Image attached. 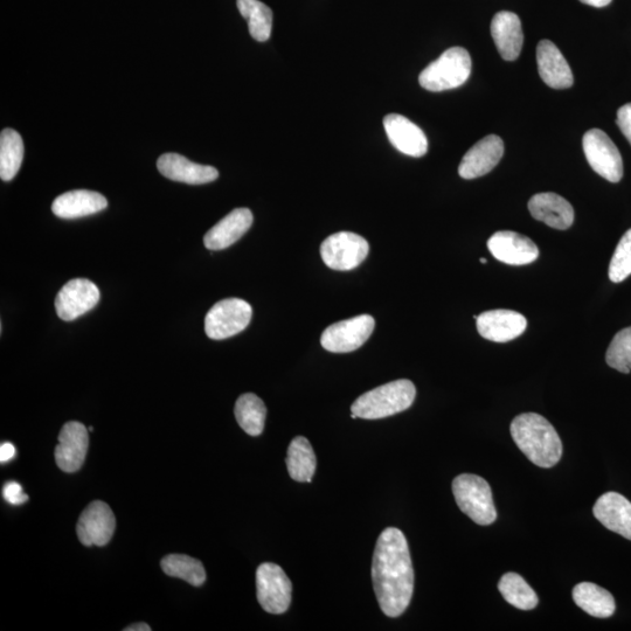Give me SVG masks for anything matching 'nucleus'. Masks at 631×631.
Wrapping results in <instances>:
<instances>
[{
    "label": "nucleus",
    "instance_id": "nucleus-1",
    "mask_svg": "<svg viewBox=\"0 0 631 631\" xmlns=\"http://www.w3.org/2000/svg\"><path fill=\"white\" fill-rule=\"evenodd\" d=\"M372 581L381 610L388 617L405 613L414 592V570L407 539L388 528L378 538L373 554Z\"/></svg>",
    "mask_w": 631,
    "mask_h": 631
},
{
    "label": "nucleus",
    "instance_id": "nucleus-2",
    "mask_svg": "<svg viewBox=\"0 0 631 631\" xmlns=\"http://www.w3.org/2000/svg\"><path fill=\"white\" fill-rule=\"evenodd\" d=\"M511 436L517 447L540 468H552L563 456V442L544 416L524 413L511 422Z\"/></svg>",
    "mask_w": 631,
    "mask_h": 631
},
{
    "label": "nucleus",
    "instance_id": "nucleus-3",
    "mask_svg": "<svg viewBox=\"0 0 631 631\" xmlns=\"http://www.w3.org/2000/svg\"><path fill=\"white\" fill-rule=\"evenodd\" d=\"M416 388L411 380L400 379L374 388L351 407L353 419L378 420L406 411L413 405Z\"/></svg>",
    "mask_w": 631,
    "mask_h": 631
},
{
    "label": "nucleus",
    "instance_id": "nucleus-4",
    "mask_svg": "<svg viewBox=\"0 0 631 631\" xmlns=\"http://www.w3.org/2000/svg\"><path fill=\"white\" fill-rule=\"evenodd\" d=\"M453 494L459 508L478 525L488 526L497 519L490 485L484 478L463 474L453 481Z\"/></svg>",
    "mask_w": 631,
    "mask_h": 631
},
{
    "label": "nucleus",
    "instance_id": "nucleus-5",
    "mask_svg": "<svg viewBox=\"0 0 631 631\" xmlns=\"http://www.w3.org/2000/svg\"><path fill=\"white\" fill-rule=\"evenodd\" d=\"M470 73L469 52L462 47H453L421 72L419 82L422 88L438 93L461 87L468 81Z\"/></svg>",
    "mask_w": 631,
    "mask_h": 631
},
{
    "label": "nucleus",
    "instance_id": "nucleus-6",
    "mask_svg": "<svg viewBox=\"0 0 631 631\" xmlns=\"http://www.w3.org/2000/svg\"><path fill=\"white\" fill-rule=\"evenodd\" d=\"M251 304L240 298H226L213 305L205 318V332L214 341L240 334L251 323Z\"/></svg>",
    "mask_w": 631,
    "mask_h": 631
},
{
    "label": "nucleus",
    "instance_id": "nucleus-7",
    "mask_svg": "<svg viewBox=\"0 0 631 631\" xmlns=\"http://www.w3.org/2000/svg\"><path fill=\"white\" fill-rule=\"evenodd\" d=\"M587 162L599 176L610 183H619L623 177V161L619 149L600 129L587 131L582 140Z\"/></svg>",
    "mask_w": 631,
    "mask_h": 631
},
{
    "label": "nucleus",
    "instance_id": "nucleus-8",
    "mask_svg": "<svg viewBox=\"0 0 631 631\" xmlns=\"http://www.w3.org/2000/svg\"><path fill=\"white\" fill-rule=\"evenodd\" d=\"M370 252L363 237L352 232H339L323 241L322 259L329 268L348 272L362 265Z\"/></svg>",
    "mask_w": 631,
    "mask_h": 631
},
{
    "label": "nucleus",
    "instance_id": "nucleus-9",
    "mask_svg": "<svg viewBox=\"0 0 631 631\" xmlns=\"http://www.w3.org/2000/svg\"><path fill=\"white\" fill-rule=\"evenodd\" d=\"M256 593L267 613L279 615L289 609L293 585L279 565L266 563L256 571Z\"/></svg>",
    "mask_w": 631,
    "mask_h": 631
},
{
    "label": "nucleus",
    "instance_id": "nucleus-10",
    "mask_svg": "<svg viewBox=\"0 0 631 631\" xmlns=\"http://www.w3.org/2000/svg\"><path fill=\"white\" fill-rule=\"evenodd\" d=\"M374 325L376 322L370 315H360L332 324L323 332L321 344L325 350L334 353L356 351L371 337Z\"/></svg>",
    "mask_w": 631,
    "mask_h": 631
},
{
    "label": "nucleus",
    "instance_id": "nucleus-11",
    "mask_svg": "<svg viewBox=\"0 0 631 631\" xmlns=\"http://www.w3.org/2000/svg\"><path fill=\"white\" fill-rule=\"evenodd\" d=\"M99 301L100 290L92 281L74 279L59 291L55 310L62 321L71 322L94 309Z\"/></svg>",
    "mask_w": 631,
    "mask_h": 631
},
{
    "label": "nucleus",
    "instance_id": "nucleus-12",
    "mask_svg": "<svg viewBox=\"0 0 631 631\" xmlns=\"http://www.w3.org/2000/svg\"><path fill=\"white\" fill-rule=\"evenodd\" d=\"M116 518L107 503H90L80 516L76 533L80 543L85 546L107 545L114 536Z\"/></svg>",
    "mask_w": 631,
    "mask_h": 631
},
{
    "label": "nucleus",
    "instance_id": "nucleus-13",
    "mask_svg": "<svg viewBox=\"0 0 631 631\" xmlns=\"http://www.w3.org/2000/svg\"><path fill=\"white\" fill-rule=\"evenodd\" d=\"M89 448V431L78 421L67 422L59 434L55 447V462L65 473H75L85 463Z\"/></svg>",
    "mask_w": 631,
    "mask_h": 631
},
{
    "label": "nucleus",
    "instance_id": "nucleus-14",
    "mask_svg": "<svg viewBox=\"0 0 631 631\" xmlns=\"http://www.w3.org/2000/svg\"><path fill=\"white\" fill-rule=\"evenodd\" d=\"M488 248L495 259L511 266L530 265L539 256L535 242L525 235L511 231H501L492 235L488 241Z\"/></svg>",
    "mask_w": 631,
    "mask_h": 631
},
{
    "label": "nucleus",
    "instance_id": "nucleus-15",
    "mask_svg": "<svg viewBox=\"0 0 631 631\" xmlns=\"http://www.w3.org/2000/svg\"><path fill=\"white\" fill-rule=\"evenodd\" d=\"M476 321L480 335L495 343L513 341L523 335L528 327V321L522 314L505 309L485 311Z\"/></svg>",
    "mask_w": 631,
    "mask_h": 631
},
{
    "label": "nucleus",
    "instance_id": "nucleus-16",
    "mask_svg": "<svg viewBox=\"0 0 631 631\" xmlns=\"http://www.w3.org/2000/svg\"><path fill=\"white\" fill-rule=\"evenodd\" d=\"M504 150L501 137L485 136L464 155L459 166L460 176L463 179H475L488 175L501 162Z\"/></svg>",
    "mask_w": 631,
    "mask_h": 631
},
{
    "label": "nucleus",
    "instance_id": "nucleus-17",
    "mask_svg": "<svg viewBox=\"0 0 631 631\" xmlns=\"http://www.w3.org/2000/svg\"><path fill=\"white\" fill-rule=\"evenodd\" d=\"M384 128L388 140L402 154L415 158L427 154L426 134L407 117L398 114L387 115L384 119Z\"/></svg>",
    "mask_w": 631,
    "mask_h": 631
},
{
    "label": "nucleus",
    "instance_id": "nucleus-18",
    "mask_svg": "<svg viewBox=\"0 0 631 631\" xmlns=\"http://www.w3.org/2000/svg\"><path fill=\"white\" fill-rule=\"evenodd\" d=\"M157 169L165 178L189 185L212 183L219 177V171L213 166L193 163L178 154H164L159 157Z\"/></svg>",
    "mask_w": 631,
    "mask_h": 631
},
{
    "label": "nucleus",
    "instance_id": "nucleus-19",
    "mask_svg": "<svg viewBox=\"0 0 631 631\" xmlns=\"http://www.w3.org/2000/svg\"><path fill=\"white\" fill-rule=\"evenodd\" d=\"M537 64L540 78L553 89L573 86L574 78L563 53L550 40H542L537 46Z\"/></svg>",
    "mask_w": 631,
    "mask_h": 631
},
{
    "label": "nucleus",
    "instance_id": "nucleus-20",
    "mask_svg": "<svg viewBox=\"0 0 631 631\" xmlns=\"http://www.w3.org/2000/svg\"><path fill=\"white\" fill-rule=\"evenodd\" d=\"M253 213L248 208H237L216 226H213L204 237V245L210 251H223L244 237L253 225Z\"/></svg>",
    "mask_w": 631,
    "mask_h": 631
},
{
    "label": "nucleus",
    "instance_id": "nucleus-21",
    "mask_svg": "<svg viewBox=\"0 0 631 631\" xmlns=\"http://www.w3.org/2000/svg\"><path fill=\"white\" fill-rule=\"evenodd\" d=\"M529 211L533 218L542 221L554 230L565 231L573 225L574 210L572 205L556 193L536 194L529 201Z\"/></svg>",
    "mask_w": 631,
    "mask_h": 631
},
{
    "label": "nucleus",
    "instance_id": "nucleus-22",
    "mask_svg": "<svg viewBox=\"0 0 631 631\" xmlns=\"http://www.w3.org/2000/svg\"><path fill=\"white\" fill-rule=\"evenodd\" d=\"M491 36L504 60L518 59L524 45V34L522 22L516 13L498 12L491 22Z\"/></svg>",
    "mask_w": 631,
    "mask_h": 631
},
{
    "label": "nucleus",
    "instance_id": "nucleus-23",
    "mask_svg": "<svg viewBox=\"0 0 631 631\" xmlns=\"http://www.w3.org/2000/svg\"><path fill=\"white\" fill-rule=\"evenodd\" d=\"M593 513L610 531L631 540V503L617 492H607L596 501Z\"/></svg>",
    "mask_w": 631,
    "mask_h": 631
},
{
    "label": "nucleus",
    "instance_id": "nucleus-24",
    "mask_svg": "<svg viewBox=\"0 0 631 631\" xmlns=\"http://www.w3.org/2000/svg\"><path fill=\"white\" fill-rule=\"evenodd\" d=\"M108 201L101 193L76 190L61 194L52 204L55 216L61 219H78L106 210Z\"/></svg>",
    "mask_w": 631,
    "mask_h": 631
},
{
    "label": "nucleus",
    "instance_id": "nucleus-25",
    "mask_svg": "<svg viewBox=\"0 0 631 631\" xmlns=\"http://www.w3.org/2000/svg\"><path fill=\"white\" fill-rule=\"evenodd\" d=\"M573 600L588 615L608 619L616 610L614 596L607 589L592 582H581L573 589Z\"/></svg>",
    "mask_w": 631,
    "mask_h": 631
},
{
    "label": "nucleus",
    "instance_id": "nucleus-26",
    "mask_svg": "<svg viewBox=\"0 0 631 631\" xmlns=\"http://www.w3.org/2000/svg\"><path fill=\"white\" fill-rule=\"evenodd\" d=\"M316 466V455L310 442L303 436H297L291 441L288 449L287 468L290 477L297 482L310 483L315 475Z\"/></svg>",
    "mask_w": 631,
    "mask_h": 631
},
{
    "label": "nucleus",
    "instance_id": "nucleus-27",
    "mask_svg": "<svg viewBox=\"0 0 631 631\" xmlns=\"http://www.w3.org/2000/svg\"><path fill=\"white\" fill-rule=\"evenodd\" d=\"M235 418L239 426L251 436H259L265 429L267 408L258 395L246 393L235 404Z\"/></svg>",
    "mask_w": 631,
    "mask_h": 631
},
{
    "label": "nucleus",
    "instance_id": "nucleus-28",
    "mask_svg": "<svg viewBox=\"0 0 631 631\" xmlns=\"http://www.w3.org/2000/svg\"><path fill=\"white\" fill-rule=\"evenodd\" d=\"M24 159L22 136L13 129H4L0 135V178L10 182L17 176Z\"/></svg>",
    "mask_w": 631,
    "mask_h": 631
},
{
    "label": "nucleus",
    "instance_id": "nucleus-29",
    "mask_svg": "<svg viewBox=\"0 0 631 631\" xmlns=\"http://www.w3.org/2000/svg\"><path fill=\"white\" fill-rule=\"evenodd\" d=\"M237 5L253 39L265 43L272 34L273 11L260 0H237Z\"/></svg>",
    "mask_w": 631,
    "mask_h": 631
},
{
    "label": "nucleus",
    "instance_id": "nucleus-30",
    "mask_svg": "<svg viewBox=\"0 0 631 631\" xmlns=\"http://www.w3.org/2000/svg\"><path fill=\"white\" fill-rule=\"evenodd\" d=\"M498 589L505 601L515 608L532 610L538 606V595L528 582L517 573L504 574L498 582Z\"/></svg>",
    "mask_w": 631,
    "mask_h": 631
},
{
    "label": "nucleus",
    "instance_id": "nucleus-31",
    "mask_svg": "<svg viewBox=\"0 0 631 631\" xmlns=\"http://www.w3.org/2000/svg\"><path fill=\"white\" fill-rule=\"evenodd\" d=\"M162 570L172 578L182 579L194 587L204 585L206 572L201 561L185 556L170 554L162 560Z\"/></svg>",
    "mask_w": 631,
    "mask_h": 631
},
{
    "label": "nucleus",
    "instance_id": "nucleus-32",
    "mask_svg": "<svg viewBox=\"0 0 631 631\" xmlns=\"http://www.w3.org/2000/svg\"><path fill=\"white\" fill-rule=\"evenodd\" d=\"M606 362L612 369L624 374L631 371V327L617 332L606 353Z\"/></svg>",
    "mask_w": 631,
    "mask_h": 631
},
{
    "label": "nucleus",
    "instance_id": "nucleus-33",
    "mask_svg": "<svg viewBox=\"0 0 631 631\" xmlns=\"http://www.w3.org/2000/svg\"><path fill=\"white\" fill-rule=\"evenodd\" d=\"M631 275V228L624 233L609 265V279L620 283Z\"/></svg>",
    "mask_w": 631,
    "mask_h": 631
},
{
    "label": "nucleus",
    "instance_id": "nucleus-34",
    "mask_svg": "<svg viewBox=\"0 0 631 631\" xmlns=\"http://www.w3.org/2000/svg\"><path fill=\"white\" fill-rule=\"evenodd\" d=\"M3 497L11 505H22L29 501V496L25 494L22 485L17 482H8L4 485Z\"/></svg>",
    "mask_w": 631,
    "mask_h": 631
},
{
    "label": "nucleus",
    "instance_id": "nucleus-35",
    "mask_svg": "<svg viewBox=\"0 0 631 631\" xmlns=\"http://www.w3.org/2000/svg\"><path fill=\"white\" fill-rule=\"evenodd\" d=\"M617 126L631 145V103L624 104L617 112Z\"/></svg>",
    "mask_w": 631,
    "mask_h": 631
},
{
    "label": "nucleus",
    "instance_id": "nucleus-36",
    "mask_svg": "<svg viewBox=\"0 0 631 631\" xmlns=\"http://www.w3.org/2000/svg\"><path fill=\"white\" fill-rule=\"evenodd\" d=\"M16 454V447L13 446L10 442H5L3 443L2 447H0V462H9L13 459V457L16 456Z\"/></svg>",
    "mask_w": 631,
    "mask_h": 631
},
{
    "label": "nucleus",
    "instance_id": "nucleus-37",
    "mask_svg": "<svg viewBox=\"0 0 631 631\" xmlns=\"http://www.w3.org/2000/svg\"><path fill=\"white\" fill-rule=\"evenodd\" d=\"M581 3H584L589 6H593V8H605L612 0H580Z\"/></svg>",
    "mask_w": 631,
    "mask_h": 631
},
{
    "label": "nucleus",
    "instance_id": "nucleus-38",
    "mask_svg": "<svg viewBox=\"0 0 631 631\" xmlns=\"http://www.w3.org/2000/svg\"><path fill=\"white\" fill-rule=\"evenodd\" d=\"M150 630L151 628L148 626L147 623H136V624H133V626L124 628V631H150Z\"/></svg>",
    "mask_w": 631,
    "mask_h": 631
},
{
    "label": "nucleus",
    "instance_id": "nucleus-39",
    "mask_svg": "<svg viewBox=\"0 0 631 631\" xmlns=\"http://www.w3.org/2000/svg\"><path fill=\"white\" fill-rule=\"evenodd\" d=\"M481 263H483V265H484V263H485V265H487L488 261H487V259L482 258L481 259Z\"/></svg>",
    "mask_w": 631,
    "mask_h": 631
},
{
    "label": "nucleus",
    "instance_id": "nucleus-40",
    "mask_svg": "<svg viewBox=\"0 0 631 631\" xmlns=\"http://www.w3.org/2000/svg\"><path fill=\"white\" fill-rule=\"evenodd\" d=\"M88 431L89 432H94V428L93 427H89Z\"/></svg>",
    "mask_w": 631,
    "mask_h": 631
}]
</instances>
